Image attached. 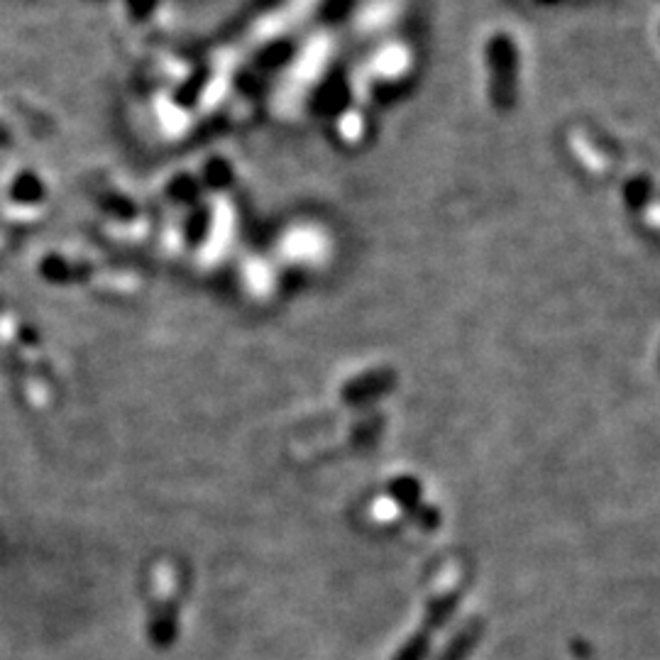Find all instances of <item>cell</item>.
I'll list each match as a JSON object with an SVG mask.
<instances>
[]
</instances>
